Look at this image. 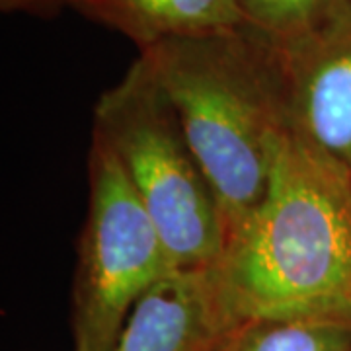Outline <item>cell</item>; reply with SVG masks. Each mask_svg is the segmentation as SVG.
I'll return each instance as SVG.
<instances>
[{"mask_svg": "<svg viewBox=\"0 0 351 351\" xmlns=\"http://www.w3.org/2000/svg\"><path fill=\"white\" fill-rule=\"evenodd\" d=\"M242 322L351 324V174L289 129L267 189L215 267Z\"/></svg>", "mask_w": 351, "mask_h": 351, "instance_id": "1", "label": "cell"}, {"mask_svg": "<svg viewBox=\"0 0 351 351\" xmlns=\"http://www.w3.org/2000/svg\"><path fill=\"white\" fill-rule=\"evenodd\" d=\"M138 57L199 160L228 239L262 201L277 149L291 129L276 45L244 24L164 39Z\"/></svg>", "mask_w": 351, "mask_h": 351, "instance_id": "2", "label": "cell"}, {"mask_svg": "<svg viewBox=\"0 0 351 351\" xmlns=\"http://www.w3.org/2000/svg\"><path fill=\"white\" fill-rule=\"evenodd\" d=\"M92 138L117 160L176 269L217 267L226 237L213 189L141 57L100 94Z\"/></svg>", "mask_w": 351, "mask_h": 351, "instance_id": "3", "label": "cell"}, {"mask_svg": "<svg viewBox=\"0 0 351 351\" xmlns=\"http://www.w3.org/2000/svg\"><path fill=\"white\" fill-rule=\"evenodd\" d=\"M73 283L75 351H112L141 297L176 265L117 160L92 138Z\"/></svg>", "mask_w": 351, "mask_h": 351, "instance_id": "4", "label": "cell"}, {"mask_svg": "<svg viewBox=\"0 0 351 351\" xmlns=\"http://www.w3.org/2000/svg\"><path fill=\"white\" fill-rule=\"evenodd\" d=\"M274 45L291 129L351 174V0Z\"/></svg>", "mask_w": 351, "mask_h": 351, "instance_id": "5", "label": "cell"}, {"mask_svg": "<svg viewBox=\"0 0 351 351\" xmlns=\"http://www.w3.org/2000/svg\"><path fill=\"white\" fill-rule=\"evenodd\" d=\"M244 324L215 267L174 269L141 297L112 351H226Z\"/></svg>", "mask_w": 351, "mask_h": 351, "instance_id": "6", "label": "cell"}, {"mask_svg": "<svg viewBox=\"0 0 351 351\" xmlns=\"http://www.w3.org/2000/svg\"><path fill=\"white\" fill-rule=\"evenodd\" d=\"M147 49L164 39L217 34L244 25L237 0H59Z\"/></svg>", "mask_w": 351, "mask_h": 351, "instance_id": "7", "label": "cell"}, {"mask_svg": "<svg viewBox=\"0 0 351 351\" xmlns=\"http://www.w3.org/2000/svg\"><path fill=\"white\" fill-rule=\"evenodd\" d=\"M234 351H351V324L338 320H252L237 336Z\"/></svg>", "mask_w": 351, "mask_h": 351, "instance_id": "8", "label": "cell"}, {"mask_svg": "<svg viewBox=\"0 0 351 351\" xmlns=\"http://www.w3.org/2000/svg\"><path fill=\"white\" fill-rule=\"evenodd\" d=\"M244 24L274 41L313 25L341 0H237Z\"/></svg>", "mask_w": 351, "mask_h": 351, "instance_id": "9", "label": "cell"}, {"mask_svg": "<svg viewBox=\"0 0 351 351\" xmlns=\"http://www.w3.org/2000/svg\"><path fill=\"white\" fill-rule=\"evenodd\" d=\"M2 2V10H18V8H34L41 4H49V2H59V0H0Z\"/></svg>", "mask_w": 351, "mask_h": 351, "instance_id": "10", "label": "cell"}, {"mask_svg": "<svg viewBox=\"0 0 351 351\" xmlns=\"http://www.w3.org/2000/svg\"><path fill=\"white\" fill-rule=\"evenodd\" d=\"M234 341H237V338H234ZM234 341L230 343V348H228V350H226V351H234Z\"/></svg>", "mask_w": 351, "mask_h": 351, "instance_id": "11", "label": "cell"}]
</instances>
